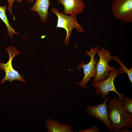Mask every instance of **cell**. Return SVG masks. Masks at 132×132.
<instances>
[{"instance_id": "obj_1", "label": "cell", "mask_w": 132, "mask_h": 132, "mask_svg": "<svg viewBox=\"0 0 132 132\" xmlns=\"http://www.w3.org/2000/svg\"><path fill=\"white\" fill-rule=\"evenodd\" d=\"M109 118L113 132H119L122 128H132V114L125 110L122 101L116 96L110 99L107 105Z\"/></svg>"}, {"instance_id": "obj_2", "label": "cell", "mask_w": 132, "mask_h": 132, "mask_svg": "<svg viewBox=\"0 0 132 132\" xmlns=\"http://www.w3.org/2000/svg\"><path fill=\"white\" fill-rule=\"evenodd\" d=\"M121 74H125L121 67L110 71L108 76L105 79L97 82H91V85L95 88V95L100 94L101 97L104 99L108 96L109 92L113 91L117 94L118 98L122 101L124 94L120 93L117 91L114 84V79Z\"/></svg>"}, {"instance_id": "obj_3", "label": "cell", "mask_w": 132, "mask_h": 132, "mask_svg": "<svg viewBox=\"0 0 132 132\" xmlns=\"http://www.w3.org/2000/svg\"><path fill=\"white\" fill-rule=\"evenodd\" d=\"M51 11L57 17L56 28H63L66 32V36L64 41L65 45H68L69 37L73 29H76L77 33H81L84 32L83 27L77 22L76 15L68 16L59 12L57 9L55 7L52 8Z\"/></svg>"}, {"instance_id": "obj_4", "label": "cell", "mask_w": 132, "mask_h": 132, "mask_svg": "<svg viewBox=\"0 0 132 132\" xmlns=\"http://www.w3.org/2000/svg\"><path fill=\"white\" fill-rule=\"evenodd\" d=\"M96 53L98 55L99 59L96 65V72L95 77L93 79V82H97L106 79L109 76L111 71L116 68L110 66L109 62L112 59L110 52L107 50L101 48L98 50Z\"/></svg>"}, {"instance_id": "obj_5", "label": "cell", "mask_w": 132, "mask_h": 132, "mask_svg": "<svg viewBox=\"0 0 132 132\" xmlns=\"http://www.w3.org/2000/svg\"><path fill=\"white\" fill-rule=\"evenodd\" d=\"M91 50L89 51H87L86 54L89 55L90 57L89 63L85 64L83 61L79 64L78 68L76 70H79L81 68H83L84 76L80 82H77L76 83L82 88L87 89L86 85L92 77H95L96 72V65L98 59L95 58V55L97 51L100 47L99 46L93 49L90 46Z\"/></svg>"}, {"instance_id": "obj_6", "label": "cell", "mask_w": 132, "mask_h": 132, "mask_svg": "<svg viewBox=\"0 0 132 132\" xmlns=\"http://www.w3.org/2000/svg\"><path fill=\"white\" fill-rule=\"evenodd\" d=\"M110 11L115 19L132 22V0H113Z\"/></svg>"}, {"instance_id": "obj_7", "label": "cell", "mask_w": 132, "mask_h": 132, "mask_svg": "<svg viewBox=\"0 0 132 132\" xmlns=\"http://www.w3.org/2000/svg\"><path fill=\"white\" fill-rule=\"evenodd\" d=\"M6 51L9 53V58L6 63L0 62V69L3 70L5 72V76L0 83V85L6 81H10L11 83L15 80L25 82L23 76L14 69L12 65V61L13 57L18 55L20 52L15 47L13 46L6 47Z\"/></svg>"}, {"instance_id": "obj_8", "label": "cell", "mask_w": 132, "mask_h": 132, "mask_svg": "<svg viewBox=\"0 0 132 132\" xmlns=\"http://www.w3.org/2000/svg\"><path fill=\"white\" fill-rule=\"evenodd\" d=\"M104 99L103 102L100 104L95 106H88L86 107V110L89 116L102 121L109 131L111 132L113 128L109 119L107 105L109 98L107 96Z\"/></svg>"}, {"instance_id": "obj_9", "label": "cell", "mask_w": 132, "mask_h": 132, "mask_svg": "<svg viewBox=\"0 0 132 132\" xmlns=\"http://www.w3.org/2000/svg\"><path fill=\"white\" fill-rule=\"evenodd\" d=\"M58 3L64 7V13L76 15L82 12L85 7L82 0H57Z\"/></svg>"}, {"instance_id": "obj_10", "label": "cell", "mask_w": 132, "mask_h": 132, "mask_svg": "<svg viewBox=\"0 0 132 132\" xmlns=\"http://www.w3.org/2000/svg\"><path fill=\"white\" fill-rule=\"evenodd\" d=\"M51 4L50 0H36L34 4L30 10L36 12L38 13L43 22H46L49 14L48 8Z\"/></svg>"}, {"instance_id": "obj_11", "label": "cell", "mask_w": 132, "mask_h": 132, "mask_svg": "<svg viewBox=\"0 0 132 132\" xmlns=\"http://www.w3.org/2000/svg\"><path fill=\"white\" fill-rule=\"evenodd\" d=\"M45 125L48 132H74L72 130V127L69 125L64 123H60L57 121L48 118L45 120Z\"/></svg>"}, {"instance_id": "obj_12", "label": "cell", "mask_w": 132, "mask_h": 132, "mask_svg": "<svg viewBox=\"0 0 132 132\" xmlns=\"http://www.w3.org/2000/svg\"><path fill=\"white\" fill-rule=\"evenodd\" d=\"M6 9L7 8L5 5H4L3 6L0 5V18L6 24L7 30L9 31L8 35L11 38L14 33L18 35V33L15 32V30L12 28L10 24L5 12Z\"/></svg>"}, {"instance_id": "obj_13", "label": "cell", "mask_w": 132, "mask_h": 132, "mask_svg": "<svg viewBox=\"0 0 132 132\" xmlns=\"http://www.w3.org/2000/svg\"><path fill=\"white\" fill-rule=\"evenodd\" d=\"M112 59L117 61L119 64L121 66V67L123 69L125 73L127 74L129 80L132 84V68H131L129 70L124 65L120 60L119 58L116 55L112 56Z\"/></svg>"}, {"instance_id": "obj_14", "label": "cell", "mask_w": 132, "mask_h": 132, "mask_svg": "<svg viewBox=\"0 0 132 132\" xmlns=\"http://www.w3.org/2000/svg\"><path fill=\"white\" fill-rule=\"evenodd\" d=\"M123 98L122 101L124 108L128 113L132 114V99L127 96Z\"/></svg>"}, {"instance_id": "obj_15", "label": "cell", "mask_w": 132, "mask_h": 132, "mask_svg": "<svg viewBox=\"0 0 132 132\" xmlns=\"http://www.w3.org/2000/svg\"><path fill=\"white\" fill-rule=\"evenodd\" d=\"M8 3V9L9 13L11 15H12L13 16V19L15 20L14 17L12 10V7L14 2L16 0V2L18 3L22 2V0H7Z\"/></svg>"}, {"instance_id": "obj_16", "label": "cell", "mask_w": 132, "mask_h": 132, "mask_svg": "<svg viewBox=\"0 0 132 132\" xmlns=\"http://www.w3.org/2000/svg\"><path fill=\"white\" fill-rule=\"evenodd\" d=\"M99 131L96 126L94 125L90 128L84 130H79L78 132H99Z\"/></svg>"}, {"instance_id": "obj_17", "label": "cell", "mask_w": 132, "mask_h": 132, "mask_svg": "<svg viewBox=\"0 0 132 132\" xmlns=\"http://www.w3.org/2000/svg\"><path fill=\"white\" fill-rule=\"evenodd\" d=\"M119 132H132L129 130L127 127H124V128H121L119 130Z\"/></svg>"}, {"instance_id": "obj_18", "label": "cell", "mask_w": 132, "mask_h": 132, "mask_svg": "<svg viewBox=\"0 0 132 132\" xmlns=\"http://www.w3.org/2000/svg\"><path fill=\"white\" fill-rule=\"evenodd\" d=\"M33 0H31V4H33Z\"/></svg>"}]
</instances>
